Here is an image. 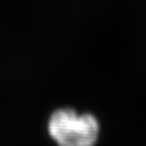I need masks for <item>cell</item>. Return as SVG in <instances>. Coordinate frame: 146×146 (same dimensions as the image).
I'll return each mask as SVG.
<instances>
[{"mask_svg": "<svg viewBox=\"0 0 146 146\" xmlns=\"http://www.w3.org/2000/svg\"><path fill=\"white\" fill-rule=\"evenodd\" d=\"M48 129L50 136L59 146H94L100 131L98 120L92 115H78L71 109L53 113Z\"/></svg>", "mask_w": 146, "mask_h": 146, "instance_id": "obj_1", "label": "cell"}]
</instances>
